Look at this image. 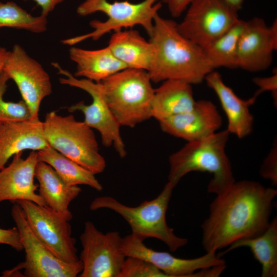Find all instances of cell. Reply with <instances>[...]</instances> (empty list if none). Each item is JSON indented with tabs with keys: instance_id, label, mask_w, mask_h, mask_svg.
I'll return each instance as SVG.
<instances>
[{
	"instance_id": "6da1fadb",
	"label": "cell",
	"mask_w": 277,
	"mask_h": 277,
	"mask_svg": "<svg viewBox=\"0 0 277 277\" xmlns=\"http://www.w3.org/2000/svg\"><path fill=\"white\" fill-rule=\"evenodd\" d=\"M275 188L250 180L235 182L210 205L209 216L201 225L202 244L206 252L229 247L256 236L268 227Z\"/></svg>"
},
{
	"instance_id": "7a4b0ae2",
	"label": "cell",
	"mask_w": 277,
	"mask_h": 277,
	"mask_svg": "<svg viewBox=\"0 0 277 277\" xmlns=\"http://www.w3.org/2000/svg\"><path fill=\"white\" fill-rule=\"evenodd\" d=\"M149 36L154 49L147 71L151 82L179 80L197 85L214 70L204 50L183 36L174 20L157 13Z\"/></svg>"
},
{
	"instance_id": "3957f363",
	"label": "cell",
	"mask_w": 277,
	"mask_h": 277,
	"mask_svg": "<svg viewBox=\"0 0 277 277\" xmlns=\"http://www.w3.org/2000/svg\"><path fill=\"white\" fill-rule=\"evenodd\" d=\"M230 133L217 131L203 139L187 142L169 157L168 182L174 187L188 173H210L209 193L216 195L226 191L235 182L230 161L226 153Z\"/></svg>"
},
{
	"instance_id": "277c9868",
	"label": "cell",
	"mask_w": 277,
	"mask_h": 277,
	"mask_svg": "<svg viewBox=\"0 0 277 277\" xmlns=\"http://www.w3.org/2000/svg\"><path fill=\"white\" fill-rule=\"evenodd\" d=\"M174 187L168 182L156 197L135 207L126 205L112 196L96 197L91 202L90 209L92 211L100 209L112 210L128 223L132 234L144 240L149 238L158 239L170 251H175L185 246L188 240L175 235L166 222V212Z\"/></svg>"
},
{
	"instance_id": "5b68a950",
	"label": "cell",
	"mask_w": 277,
	"mask_h": 277,
	"mask_svg": "<svg viewBox=\"0 0 277 277\" xmlns=\"http://www.w3.org/2000/svg\"><path fill=\"white\" fill-rule=\"evenodd\" d=\"M147 71L126 68L101 82L107 103L120 126L133 128L152 117L154 90Z\"/></svg>"
},
{
	"instance_id": "8992f818",
	"label": "cell",
	"mask_w": 277,
	"mask_h": 277,
	"mask_svg": "<svg viewBox=\"0 0 277 277\" xmlns=\"http://www.w3.org/2000/svg\"><path fill=\"white\" fill-rule=\"evenodd\" d=\"M160 0H144L136 4L127 1L110 2L108 0H85L77 8L81 16H87L97 12L105 13V21H91L89 25L93 31L81 35L62 41L64 45L72 46L88 38L98 40L105 34L140 25L149 35L155 15L162 7Z\"/></svg>"
},
{
	"instance_id": "52a82bcc",
	"label": "cell",
	"mask_w": 277,
	"mask_h": 277,
	"mask_svg": "<svg viewBox=\"0 0 277 277\" xmlns=\"http://www.w3.org/2000/svg\"><path fill=\"white\" fill-rule=\"evenodd\" d=\"M42 123L49 145L95 174L104 171L106 161L95 134L84 122L76 121L72 114L63 116L51 111Z\"/></svg>"
},
{
	"instance_id": "ba28073f",
	"label": "cell",
	"mask_w": 277,
	"mask_h": 277,
	"mask_svg": "<svg viewBox=\"0 0 277 277\" xmlns=\"http://www.w3.org/2000/svg\"><path fill=\"white\" fill-rule=\"evenodd\" d=\"M52 65L60 74L65 76L59 79L62 84L83 90L92 98L90 104L86 105L81 101L70 106L68 111H81L84 114L85 124L99 132L103 145L106 147L113 146L121 157H125L127 151L120 133L121 126L107 103L101 83L85 78L78 79L63 69L58 63H52Z\"/></svg>"
},
{
	"instance_id": "9c48e42d",
	"label": "cell",
	"mask_w": 277,
	"mask_h": 277,
	"mask_svg": "<svg viewBox=\"0 0 277 277\" xmlns=\"http://www.w3.org/2000/svg\"><path fill=\"white\" fill-rule=\"evenodd\" d=\"M186 10L178 30L204 50L239 19L238 12L223 0H193Z\"/></svg>"
},
{
	"instance_id": "30bf717a",
	"label": "cell",
	"mask_w": 277,
	"mask_h": 277,
	"mask_svg": "<svg viewBox=\"0 0 277 277\" xmlns=\"http://www.w3.org/2000/svg\"><path fill=\"white\" fill-rule=\"evenodd\" d=\"M11 214L25 252V261L18 264L24 269V276L76 277L80 275L83 269L81 261L68 263L54 254L32 230L17 203H13Z\"/></svg>"
},
{
	"instance_id": "8fae6325",
	"label": "cell",
	"mask_w": 277,
	"mask_h": 277,
	"mask_svg": "<svg viewBox=\"0 0 277 277\" xmlns=\"http://www.w3.org/2000/svg\"><path fill=\"white\" fill-rule=\"evenodd\" d=\"M80 239L83 269L78 276L119 277L126 256L121 251L123 238L118 232L104 233L87 221Z\"/></svg>"
},
{
	"instance_id": "7c38bea8",
	"label": "cell",
	"mask_w": 277,
	"mask_h": 277,
	"mask_svg": "<svg viewBox=\"0 0 277 277\" xmlns=\"http://www.w3.org/2000/svg\"><path fill=\"white\" fill-rule=\"evenodd\" d=\"M15 203L22 208L34 234L54 254L68 263L80 260L69 221L47 205L27 200Z\"/></svg>"
},
{
	"instance_id": "4fadbf2b",
	"label": "cell",
	"mask_w": 277,
	"mask_h": 277,
	"mask_svg": "<svg viewBox=\"0 0 277 277\" xmlns=\"http://www.w3.org/2000/svg\"><path fill=\"white\" fill-rule=\"evenodd\" d=\"M3 71L16 84L30 109L31 120H38L42 101L52 92L48 73L18 44L9 51Z\"/></svg>"
},
{
	"instance_id": "5bb4252c",
	"label": "cell",
	"mask_w": 277,
	"mask_h": 277,
	"mask_svg": "<svg viewBox=\"0 0 277 277\" xmlns=\"http://www.w3.org/2000/svg\"><path fill=\"white\" fill-rule=\"evenodd\" d=\"M144 241L129 234L123 238L121 251L126 256L137 257L150 262L167 277H202L200 270L225 264V262L214 251L206 252L203 256L194 259H182L168 252L149 248Z\"/></svg>"
},
{
	"instance_id": "9a60e30c",
	"label": "cell",
	"mask_w": 277,
	"mask_h": 277,
	"mask_svg": "<svg viewBox=\"0 0 277 277\" xmlns=\"http://www.w3.org/2000/svg\"><path fill=\"white\" fill-rule=\"evenodd\" d=\"M277 50V20L267 25L260 17L245 21L238 46V66L250 72L268 69Z\"/></svg>"
},
{
	"instance_id": "2e32d148",
	"label": "cell",
	"mask_w": 277,
	"mask_h": 277,
	"mask_svg": "<svg viewBox=\"0 0 277 277\" xmlns=\"http://www.w3.org/2000/svg\"><path fill=\"white\" fill-rule=\"evenodd\" d=\"M159 122L164 132L190 142L217 132L222 125L223 119L213 102L201 100L196 101L190 110Z\"/></svg>"
},
{
	"instance_id": "e0dca14e",
	"label": "cell",
	"mask_w": 277,
	"mask_h": 277,
	"mask_svg": "<svg viewBox=\"0 0 277 277\" xmlns=\"http://www.w3.org/2000/svg\"><path fill=\"white\" fill-rule=\"evenodd\" d=\"M21 154L14 155L11 163L0 170V203L9 201L13 203L27 200L46 205L36 192L38 186L34 182L38 162L37 152L31 151L25 159L22 158Z\"/></svg>"
},
{
	"instance_id": "ac0fdd59",
	"label": "cell",
	"mask_w": 277,
	"mask_h": 277,
	"mask_svg": "<svg viewBox=\"0 0 277 277\" xmlns=\"http://www.w3.org/2000/svg\"><path fill=\"white\" fill-rule=\"evenodd\" d=\"M207 86L217 96L228 121L227 130L230 134L243 138L253 130L254 118L250 111L257 98L252 96L247 100L240 98L224 82L222 75L213 70L205 78Z\"/></svg>"
},
{
	"instance_id": "d6986e66",
	"label": "cell",
	"mask_w": 277,
	"mask_h": 277,
	"mask_svg": "<svg viewBox=\"0 0 277 277\" xmlns=\"http://www.w3.org/2000/svg\"><path fill=\"white\" fill-rule=\"evenodd\" d=\"M38 120L0 124V170L8 160L25 150L38 151L48 146Z\"/></svg>"
},
{
	"instance_id": "ffe728a7",
	"label": "cell",
	"mask_w": 277,
	"mask_h": 277,
	"mask_svg": "<svg viewBox=\"0 0 277 277\" xmlns=\"http://www.w3.org/2000/svg\"><path fill=\"white\" fill-rule=\"evenodd\" d=\"M35 178L38 182V194L46 205L70 221L73 215L69 206L81 192V188L67 184L51 166L40 161L35 168Z\"/></svg>"
},
{
	"instance_id": "44dd1931",
	"label": "cell",
	"mask_w": 277,
	"mask_h": 277,
	"mask_svg": "<svg viewBox=\"0 0 277 277\" xmlns=\"http://www.w3.org/2000/svg\"><path fill=\"white\" fill-rule=\"evenodd\" d=\"M108 46L115 57L127 68L148 71L151 65L153 46L136 30L126 29L114 32Z\"/></svg>"
},
{
	"instance_id": "7402d4cb",
	"label": "cell",
	"mask_w": 277,
	"mask_h": 277,
	"mask_svg": "<svg viewBox=\"0 0 277 277\" xmlns=\"http://www.w3.org/2000/svg\"><path fill=\"white\" fill-rule=\"evenodd\" d=\"M191 84L168 80L155 89L152 103V117L159 122L192 109L196 102Z\"/></svg>"
},
{
	"instance_id": "603a6c76",
	"label": "cell",
	"mask_w": 277,
	"mask_h": 277,
	"mask_svg": "<svg viewBox=\"0 0 277 277\" xmlns=\"http://www.w3.org/2000/svg\"><path fill=\"white\" fill-rule=\"evenodd\" d=\"M69 56L76 64L74 76L84 77L95 82H101L127 68L115 57L108 46L96 50L73 46L69 49Z\"/></svg>"
},
{
	"instance_id": "cb8c5ba5",
	"label": "cell",
	"mask_w": 277,
	"mask_h": 277,
	"mask_svg": "<svg viewBox=\"0 0 277 277\" xmlns=\"http://www.w3.org/2000/svg\"><path fill=\"white\" fill-rule=\"evenodd\" d=\"M246 247L251 251L254 258L261 265L262 277L277 276V218L270 221L266 229L260 235L238 241L219 255L236 248Z\"/></svg>"
},
{
	"instance_id": "d4e9b609",
	"label": "cell",
	"mask_w": 277,
	"mask_h": 277,
	"mask_svg": "<svg viewBox=\"0 0 277 277\" xmlns=\"http://www.w3.org/2000/svg\"><path fill=\"white\" fill-rule=\"evenodd\" d=\"M37 152L38 161L51 166L67 184L87 185L97 191L102 190L103 186L95 177V174L50 145Z\"/></svg>"
},
{
	"instance_id": "484cf974",
	"label": "cell",
	"mask_w": 277,
	"mask_h": 277,
	"mask_svg": "<svg viewBox=\"0 0 277 277\" xmlns=\"http://www.w3.org/2000/svg\"><path fill=\"white\" fill-rule=\"evenodd\" d=\"M245 21L239 20L204 50L214 70L220 67L238 68V46Z\"/></svg>"
},
{
	"instance_id": "4316f807",
	"label": "cell",
	"mask_w": 277,
	"mask_h": 277,
	"mask_svg": "<svg viewBox=\"0 0 277 277\" xmlns=\"http://www.w3.org/2000/svg\"><path fill=\"white\" fill-rule=\"evenodd\" d=\"M47 17L33 16L13 2H0V28L25 30L35 33L47 29Z\"/></svg>"
},
{
	"instance_id": "83f0119b",
	"label": "cell",
	"mask_w": 277,
	"mask_h": 277,
	"mask_svg": "<svg viewBox=\"0 0 277 277\" xmlns=\"http://www.w3.org/2000/svg\"><path fill=\"white\" fill-rule=\"evenodd\" d=\"M9 80L4 71L0 73V124L31 120L30 109L24 100L18 102L4 100Z\"/></svg>"
},
{
	"instance_id": "f1b7e54d",
	"label": "cell",
	"mask_w": 277,
	"mask_h": 277,
	"mask_svg": "<svg viewBox=\"0 0 277 277\" xmlns=\"http://www.w3.org/2000/svg\"><path fill=\"white\" fill-rule=\"evenodd\" d=\"M167 277L161 270L150 262L142 259L126 256L119 277Z\"/></svg>"
},
{
	"instance_id": "f546056e",
	"label": "cell",
	"mask_w": 277,
	"mask_h": 277,
	"mask_svg": "<svg viewBox=\"0 0 277 277\" xmlns=\"http://www.w3.org/2000/svg\"><path fill=\"white\" fill-rule=\"evenodd\" d=\"M259 173L261 176L271 182L273 186L277 185V145L276 142L270 149L264 160Z\"/></svg>"
},
{
	"instance_id": "4dcf8cb0",
	"label": "cell",
	"mask_w": 277,
	"mask_h": 277,
	"mask_svg": "<svg viewBox=\"0 0 277 277\" xmlns=\"http://www.w3.org/2000/svg\"><path fill=\"white\" fill-rule=\"evenodd\" d=\"M253 83L258 87L254 93L256 98L265 92H271L274 103H277V73L267 77H255L252 79Z\"/></svg>"
},
{
	"instance_id": "1f68e13d",
	"label": "cell",
	"mask_w": 277,
	"mask_h": 277,
	"mask_svg": "<svg viewBox=\"0 0 277 277\" xmlns=\"http://www.w3.org/2000/svg\"><path fill=\"white\" fill-rule=\"evenodd\" d=\"M0 244L9 245L17 251L23 250L16 227L9 229L0 228Z\"/></svg>"
},
{
	"instance_id": "d6a6232c",
	"label": "cell",
	"mask_w": 277,
	"mask_h": 277,
	"mask_svg": "<svg viewBox=\"0 0 277 277\" xmlns=\"http://www.w3.org/2000/svg\"><path fill=\"white\" fill-rule=\"evenodd\" d=\"M193 0H162L173 17L180 16Z\"/></svg>"
},
{
	"instance_id": "836d02e7",
	"label": "cell",
	"mask_w": 277,
	"mask_h": 277,
	"mask_svg": "<svg viewBox=\"0 0 277 277\" xmlns=\"http://www.w3.org/2000/svg\"><path fill=\"white\" fill-rule=\"evenodd\" d=\"M26 1V0H24ZM40 6L42 9L41 15L47 17L58 4L65 0H33Z\"/></svg>"
},
{
	"instance_id": "e575fe53",
	"label": "cell",
	"mask_w": 277,
	"mask_h": 277,
	"mask_svg": "<svg viewBox=\"0 0 277 277\" xmlns=\"http://www.w3.org/2000/svg\"><path fill=\"white\" fill-rule=\"evenodd\" d=\"M9 51L5 48L0 47V73L4 71Z\"/></svg>"
},
{
	"instance_id": "d590c367",
	"label": "cell",
	"mask_w": 277,
	"mask_h": 277,
	"mask_svg": "<svg viewBox=\"0 0 277 277\" xmlns=\"http://www.w3.org/2000/svg\"><path fill=\"white\" fill-rule=\"evenodd\" d=\"M238 12L242 8L245 0H223Z\"/></svg>"
}]
</instances>
